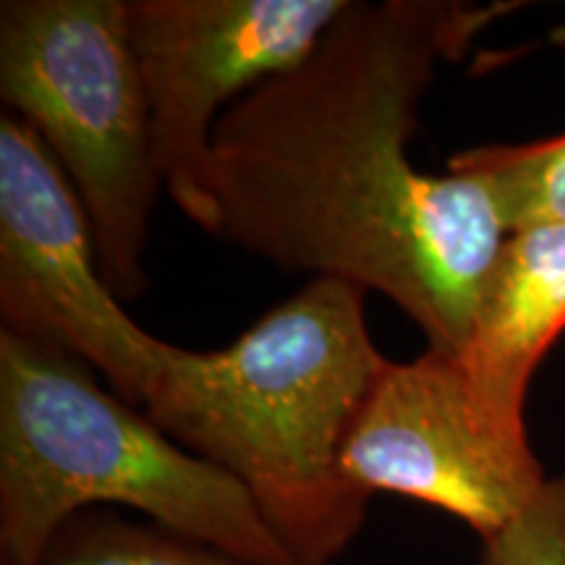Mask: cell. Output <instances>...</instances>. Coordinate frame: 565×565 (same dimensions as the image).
<instances>
[{
    "mask_svg": "<svg viewBox=\"0 0 565 565\" xmlns=\"http://www.w3.org/2000/svg\"><path fill=\"white\" fill-rule=\"evenodd\" d=\"M482 19L429 0H349L296 66L215 124V236L383 294L429 349L461 353L508 228L482 179L416 171L408 145L437 63Z\"/></svg>",
    "mask_w": 565,
    "mask_h": 565,
    "instance_id": "1",
    "label": "cell"
},
{
    "mask_svg": "<svg viewBox=\"0 0 565 565\" xmlns=\"http://www.w3.org/2000/svg\"><path fill=\"white\" fill-rule=\"evenodd\" d=\"M364 294L315 278L223 349L168 343L145 404L173 443L246 487L296 565L338 561L372 500L341 466L345 433L387 362Z\"/></svg>",
    "mask_w": 565,
    "mask_h": 565,
    "instance_id": "2",
    "label": "cell"
},
{
    "mask_svg": "<svg viewBox=\"0 0 565 565\" xmlns=\"http://www.w3.org/2000/svg\"><path fill=\"white\" fill-rule=\"evenodd\" d=\"M92 505H124L249 565H296L252 494L71 353L0 330V565H45Z\"/></svg>",
    "mask_w": 565,
    "mask_h": 565,
    "instance_id": "3",
    "label": "cell"
},
{
    "mask_svg": "<svg viewBox=\"0 0 565 565\" xmlns=\"http://www.w3.org/2000/svg\"><path fill=\"white\" fill-rule=\"evenodd\" d=\"M0 97L51 150L87 212L103 278L134 299L162 186L126 0H6Z\"/></svg>",
    "mask_w": 565,
    "mask_h": 565,
    "instance_id": "4",
    "label": "cell"
},
{
    "mask_svg": "<svg viewBox=\"0 0 565 565\" xmlns=\"http://www.w3.org/2000/svg\"><path fill=\"white\" fill-rule=\"evenodd\" d=\"M341 466L364 494L419 500L484 540L511 526L550 479L526 424L492 416L456 353L429 349L391 362L345 433Z\"/></svg>",
    "mask_w": 565,
    "mask_h": 565,
    "instance_id": "5",
    "label": "cell"
},
{
    "mask_svg": "<svg viewBox=\"0 0 565 565\" xmlns=\"http://www.w3.org/2000/svg\"><path fill=\"white\" fill-rule=\"evenodd\" d=\"M0 330L71 353L145 408L168 343L124 312L79 196L13 113L0 118Z\"/></svg>",
    "mask_w": 565,
    "mask_h": 565,
    "instance_id": "6",
    "label": "cell"
},
{
    "mask_svg": "<svg viewBox=\"0 0 565 565\" xmlns=\"http://www.w3.org/2000/svg\"><path fill=\"white\" fill-rule=\"evenodd\" d=\"M349 0H129L154 162L175 207L215 236L212 131L246 92L291 68Z\"/></svg>",
    "mask_w": 565,
    "mask_h": 565,
    "instance_id": "7",
    "label": "cell"
},
{
    "mask_svg": "<svg viewBox=\"0 0 565 565\" xmlns=\"http://www.w3.org/2000/svg\"><path fill=\"white\" fill-rule=\"evenodd\" d=\"M565 330V223L508 233L469 341L456 353L487 412L524 424L536 366Z\"/></svg>",
    "mask_w": 565,
    "mask_h": 565,
    "instance_id": "8",
    "label": "cell"
},
{
    "mask_svg": "<svg viewBox=\"0 0 565 565\" xmlns=\"http://www.w3.org/2000/svg\"><path fill=\"white\" fill-rule=\"evenodd\" d=\"M448 171L487 183L508 233L565 223V134L529 145H492L458 152Z\"/></svg>",
    "mask_w": 565,
    "mask_h": 565,
    "instance_id": "9",
    "label": "cell"
},
{
    "mask_svg": "<svg viewBox=\"0 0 565 565\" xmlns=\"http://www.w3.org/2000/svg\"><path fill=\"white\" fill-rule=\"evenodd\" d=\"M45 565H249L158 524L82 511L53 536Z\"/></svg>",
    "mask_w": 565,
    "mask_h": 565,
    "instance_id": "10",
    "label": "cell"
},
{
    "mask_svg": "<svg viewBox=\"0 0 565 565\" xmlns=\"http://www.w3.org/2000/svg\"><path fill=\"white\" fill-rule=\"evenodd\" d=\"M482 545V565H565V477L550 479L511 526Z\"/></svg>",
    "mask_w": 565,
    "mask_h": 565,
    "instance_id": "11",
    "label": "cell"
}]
</instances>
